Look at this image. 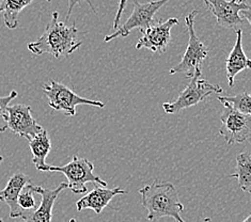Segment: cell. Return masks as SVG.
Segmentation results:
<instances>
[{
  "label": "cell",
  "mask_w": 251,
  "mask_h": 222,
  "mask_svg": "<svg viewBox=\"0 0 251 222\" xmlns=\"http://www.w3.org/2000/svg\"><path fill=\"white\" fill-rule=\"evenodd\" d=\"M58 17V12H53L43 34L37 41L28 44V49L33 55L41 56L43 53H50L56 59L68 58L81 46V42L76 40L79 32L76 24L69 27L65 23L59 22Z\"/></svg>",
  "instance_id": "obj_1"
},
{
  "label": "cell",
  "mask_w": 251,
  "mask_h": 222,
  "mask_svg": "<svg viewBox=\"0 0 251 222\" xmlns=\"http://www.w3.org/2000/svg\"><path fill=\"white\" fill-rule=\"evenodd\" d=\"M141 204L148 211V220L158 221L160 218L170 217L177 222H185L182 218L184 205L178 199L175 186L168 182L154 181L138 190Z\"/></svg>",
  "instance_id": "obj_2"
},
{
  "label": "cell",
  "mask_w": 251,
  "mask_h": 222,
  "mask_svg": "<svg viewBox=\"0 0 251 222\" xmlns=\"http://www.w3.org/2000/svg\"><path fill=\"white\" fill-rule=\"evenodd\" d=\"M202 67L197 68L191 76V80L184 91L178 95V98L172 103H165L163 108L168 115H175L182 110L187 109L197 104L204 101L212 94L223 93V88L220 86L212 85L202 77Z\"/></svg>",
  "instance_id": "obj_3"
},
{
  "label": "cell",
  "mask_w": 251,
  "mask_h": 222,
  "mask_svg": "<svg viewBox=\"0 0 251 222\" xmlns=\"http://www.w3.org/2000/svg\"><path fill=\"white\" fill-rule=\"evenodd\" d=\"M94 166L86 158H79L77 155L72 157L69 164L55 167L50 166L49 172H60L64 174L68 179V188L76 195L85 194L87 191L86 184L94 183L107 187V182L93 173Z\"/></svg>",
  "instance_id": "obj_4"
},
{
  "label": "cell",
  "mask_w": 251,
  "mask_h": 222,
  "mask_svg": "<svg viewBox=\"0 0 251 222\" xmlns=\"http://www.w3.org/2000/svg\"><path fill=\"white\" fill-rule=\"evenodd\" d=\"M198 13V10H194L185 17L189 37L188 45L181 62L170 70L171 75L183 74L190 78L197 68L202 67V63L205 61L208 56V49L202 43L195 31V19Z\"/></svg>",
  "instance_id": "obj_5"
},
{
  "label": "cell",
  "mask_w": 251,
  "mask_h": 222,
  "mask_svg": "<svg viewBox=\"0 0 251 222\" xmlns=\"http://www.w3.org/2000/svg\"><path fill=\"white\" fill-rule=\"evenodd\" d=\"M43 91L46 98L49 99L50 107L61 111L65 117H74L76 115V107L78 105H89L99 108L105 107L103 101L81 98L72 91L69 87L55 80H50L44 85Z\"/></svg>",
  "instance_id": "obj_6"
},
{
  "label": "cell",
  "mask_w": 251,
  "mask_h": 222,
  "mask_svg": "<svg viewBox=\"0 0 251 222\" xmlns=\"http://www.w3.org/2000/svg\"><path fill=\"white\" fill-rule=\"evenodd\" d=\"M168 1L169 0H155V1L141 3L138 0H134V10L128 20L123 25L119 26L115 32L107 34L104 41L110 42L117 38H126L134 29H139L140 31L146 30L155 21L154 16L158 10Z\"/></svg>",
  "instance_id": "obj_7"
},
{
  "label": "cell",
  "mask_w": 251,
  "mask_h": 222,
  "mask_svg": "<svg viewBox=\"0 0 251 222\" xmlns=\"http://www.w3.org/2000/svg\"><path fill=\"white\" fill-rule=\"evenodd\" d=\"M221 127L219 135L224 137L228 146L243 143L251 137V116L244 115L232 108L225 107L220 116Z\"/></svg>",
  "instance_id": "obj_8"
},
{
  "label": "cell",
  "mask_w": 251,
  "mask_h": 222,
  "mask_svg": "<svg viewBox=\"0 0 251 222\" xmlns=\"http://www.w3.org/2000/svg\"><path fill=\"white\" fill-rule=\"evenodd\" d=\"M178 20L172 17L167 21H154L151 26L141 31L142 37L136 45V49H148L155 53H164L171 41V29L176 26Z\"/></svg>",
  "instance_id": "obj_9"
},
{
  "label": "cell",
  "mask_w": 251,
  "mask_h": 222,
  "mask_svg": "<svg viewBox=\"0 0 251 222\" xmlns=\"http://www.w3.org/2000/svg\"><path fill=\"white\" fill-rule=\"evenodd\" d=\"M8 129L29 141L44 128L31 115V107L25 104L8 106Z\"/></svg>",
  "instance_id": "obj_10"
},
{
  "label": "cell",
  "mask_w": 251,
  "mask_h": 222,
  "mask_svg": "<svg viewBox=\"0 0 251 222\" xmlns=\"http://www.w3.org/2000/svg\"><path fill=\"white\" fill-rule=\"evenodd\" d=\"M213 15L216 17L218 26L226 29L237 30L244 24L245 19L241 12L250 9L246 3L236 2L234 0H203Z\"/></svg>",
  "instance_id": "obj_11"
},
{
  "label": "cell",
  "mask_w": 251,
  "mask_h": 222,
  "mask_svg": "<svg viewBox=\"0 0 251 222\" xmlns=\"http://www.w3.org/2000/svg\"><path fill=\"white\" fill-rule=\"evenodd\" d=\"M33 194H39L41 196V204L39 207H35L34 212L24 215L22 222H51L52 219V208L55 205L58 196L61 191L68 188V183H60L55 189L44 188L42 186L29 185Z\"/></svg>",
  "instance_id": "obj_12"
},
{
  "label": "cell",
  "mask_w": 251,
  "mask_h": 222,
  "mask_svg": "<svg viewBox=\"0 0 251 222\" xmlns=\"http://www.w3.org/2000/svg\"><path fill=\"white\" fill-rule=\"evenodd\" d=\"M127 191L123 188H106L103 186L94 184V188L90 193L76 202V208L78 212L83 209H92V211L100 215L105 207L109 205L113 197L121 195H126Z\"/></svg>",
  "instance_id": "obj_13"
},
{
  "label": "cell",
  "mask_w": 251,
  "mask_h": 222,
  "mask_svg": "<svg viewBox=\"0 0 251 222\" xmlns=\"http://www.w3.org/2000/svg\"><path fill=\"white\" fill-rule=\"evenodd\" d=\"M29 184H31V178L26 174L17 172L10 177L5 188L0 190V201L4 202L9 206L11 218H23L25 215L17 204V199Z\"/></svg>",
  "instance_id": "obj_14"
},
{
  "label": "cell",
  "mask_w": 251,
  "mask_h": 222,
  "mask_svg": "<svg viewBox=\"0 0 251 222\" xmlns=\"http://www.w3.org/2000/svg\"><path fill=\"white\" fill-rule=\"evenodd\" d=\"M235 32L236 41L228 59L226 60V73L230 87L234 86V79L238 73H241L243 71H246L251 67L250 59L246 56V53H245L243 49V31L241 29H237L235 30Z\"/></svg>",
  "instance_id": "obj_15"
},
{
  "label": "cell",
  "mask_w": 251,
  "mask_h": 222,
  "mask_svg": "<svg viewBox=\"0 0 251 222\" xmlns=\"http://www.w3.org/2000/svg\"><path fill=\"white\" fill-rule=\"evenodd\" d=\"M29 148L32 153V163L38 171L49 172L46 157L51 149V142L46 129H43L32 139L29 140Z\"/></svg>",
  "instance_id": "obj_16"
},
{
  "label": "cell",
  "mask_w": 251,
  "mask_h": 222,
  "mask_svg": "<svg viewBox=\"0 0 251 222\" xmlns=\"http://www.w3.org/2000/svg\"><path fill=\"white\" fill-rule=\"evenodd\" d=\"M33 0H1L0 13L3 14L4 25L9 29L19 26V15Z\"/></svg>",
  "instance_id": "obj_17"
},
{
  "label": "cell",
  "mask_w": 251,
  "mask_h": 222,
  "mask_svg": "<svg viewBox=\"0 0 251 222\" xmlns=\"http://www.w3.org/2000/svg\"><path fill=\"white\" fill-rule=\"evenodd\" d=\"M230 177L236 178L240 188L245 193L251 191V155L249 152H243L236 157L235 172Z\"/></svg>",
  "instance_id": "obj_18"
},
{
  "label": "cell",
  "mask_w": 251,
  "mask_h": 222,
  "mask_svg": "<svg viewBox=\"0 0 251 222\" xmlns=\"http://www.w3.org/2000/svg\"><path fill=\"white\" fill-rule=\"evenodd\" d=\"M218 100L224 107L232 108L244 115L251 113V98L248 92H240L233 97H226V95H218Z\"/></svg>",
  "instance_id": "obj_19"
},
{
  "label": "cell",
  "mask_w": 251,
  "mask_h": 222,
  "mask_svg": "<svg viewBox=\"0 0 251 222\" xmlns=\"http://www.w3.org/2000/svg\"><path fill=\"white\" fill-rule=\"evenodd\" d=\"M17 97L15 90L7 97H0V133L8 129V106Z\"/></svg>",
  "instance_id": "obj_20"
},
{
  "label": "cell",
  "mask_w": 251,
  "mask_h": 222,
  "mask_svg": "<svg viewBox=\"0 0 251 222\" xmlns=\"http://www.w3.org/2000/svg\"><path fill=\"white\" fill-rule=\"evenodd\" d=\"M29 185L26 186L25 191H22L19 199H17V204H19V206L25 214L26 212L32 211V209H35V207H37V204H35V200L33 197V193L30 187H29Z\"/></svg>",
  "instance_id": "obj_21"
},
{
  "label": "cell",
  "mask_w": 251,
  "mask_h": 222,
  "mask_svg": "<svg viewBox=\"0 0 251 222\" xmlns=\"http://www.w3.org/2000/svg\"><path fill=\"white\" fill-rule=\"evenodd\" d=\"M81 1H86L89 5H90V8H91V10L94 12V13L98 14V11L95 10L94 5H93V3H92V0H68L69 7H68V14H67V17H65V22H69L70 17H71V14H72V11H73V8L75 7L76 4L80 3Z\"/></svg>",
  "instance_id": "obj_22"
},
{
  "label": "cell",
  "mask_w": 251,
  "mask_h": 222,
  "mask_svg": "<svg viewBox=\"0 0 251 222\" xmlns=\"http://www.w3.org/2000/svg\"><path fill=\"white\" fill-rule=\"evenodd\" d=\"M127 1H128V0H119L118 10H117L116 16H115V21H113V28H115V29H117L119 26H120L121 17H122V14H123L125 7H126Z\"/></svg>",
  "instance_id": "obj_23"
},
{
  "label": "cell",
  "mask_w": 251,
  "mask_h": 222,
  "mask_svg": "<svg viewBox=\"0 0 251 222\" xmlns=\"http://www.w3.org/2000/svg\"><path fill=\"white\" fill-rule=\"evenodd\" d=\"M236 2H241V3H246L249 4V0H234Z\"/></svg>",
  "instance_id": "obj_24"
},
{
  "label": "cell",
  "mask_w": 251,
  "mask_h": 222,
  "mask_svg": "<svg viewBox=\"0 0 251 222\" xmlns=\"http://www.w3.org/2000/svg\"><path fill=\"white\" fill-rule=\"evenodd\" d=\"M242 222H251V216H250V215H249V216H247L246 219L243 220Z\"/></svg>",
  "instance_id": "obj_25"
},
{
  "label": "cell",
  "mask_w": 251,
  "mask_h": 222,
  "mask_svg": "<svg viewBox=\"0 0 251 222\" xmlns=\"http://www.w3.org/2000/svg\"><path fill=\"white\" fill-rule=\"evenodd\" d=\"M201 222H213V221H212L211 218H204Z\"/></svg>",
  "instance_id": "obj_26"
},
{
  "label": "cell",
  "mask_w": 251,
  "mask_h": 222,
  "mask_svg": "<svg viewBox=\"0 0 251 222\" xmlns=\"http://www.w3.org/2000/svg\"><path fill=\"white\" fill-rule=\"evenodd\" d=\"M2 160H3V157H2V156H1V155H0V164H1V163H2Z\"/></svg>",
  "instance_id": "obj_27"
},
{
  "label": "cell",
  "mask_w": 251,
  "mask_h": 222,
  "mask_svg": "<svg viewBox=\"0 0 251 222\" xmlns=\"http://www.w3.org/2000/svg\"><path fill=\"white\" fill-rule=\"evenodd\" d=\"M69 222H77V221H76V219H74V218H72V219H71V220H70Z\"/></svg>",
  "instance_id": "obj_28"
},
{
  "label": "cell",
  "mask_w": 251,
  "mask_h": 222,
  "mask_svg": "<svg viewBox=\"0 0 251 222\" xmlns=\"http://www.w3.org/2000/svg\"><path fill=\"white\" fill-rule=\"evenodd\" d=\"M0 222H2V219H1V217H0Z\"/></svg>",
  "instance_id": "obj_29"
},
{
  "label": "cell",
  "mask_w": 251,
  "mask_h": 222,
  "mask_svg": "<svg viewBox=\"0 0 251 222\" xmlns=\"http://www.w3.org/2000/svg\"><path fill=\"white\" fill-rule=\"evenodd\" d=\"M47 1H49V2H50V1H51V0H47Z\"/></svg>",
  "instance_id": "obj_30"
}]
</instances>
